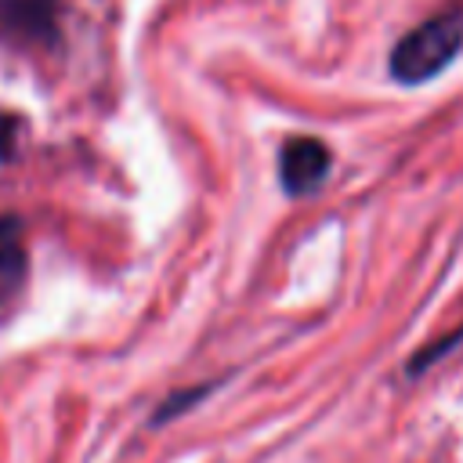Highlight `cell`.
Instances as JSON below:
<instances>
[{"instance_id":"obj_7","label":"cell","mask_w":463,"mask_h":463,"mask_svg":"<svg viewBox=\"0 0 463 463\" xmlns=\"http://www.w3.org/2000/svg\"><path fill=\"white\" fill-rule=\"evenodd\" d=\"M18 116L14 112H7V109H0V163H7L11 156H14V137H18Z\"/></svg>"},{"instance_id":"obj_5","label":"cell","mask_w":463,"mask_h":463,"mask_svg":"<svg viewBox=\"0 0 463 463\" xmlns=\"http://www.w3.org/2000/svg\"><path fill=\"white\" fill-rule=\"evenodd\" d=\"M456 344H463V329H452L445 340H438V344H427L420 354H412V362H409V376H416V373H423L430 362H438V358H445Z\"/></svg>"},{"instance_id":"obj_6","label":"cell","mask_w":463,"mask_h":463,"mask_svg":"<svg viewBox=\"0 0 463 463\" xmlns=\"http://www.w3.org/2000/svg\"><path fill=\"white\" fill-rule=\"evenodd\" d=\"M206 391H210V387H192L188 394H170V398L163 402V409H156V423H166L170 416H177V412H181V409H188L192 402L206 398Z\"/></svg>"},{"instance_id":"obj_4","label":"cell","mask_w":463,"mask_h":463,"mask_svg":"<svg viewBox=\"0 0 463 463\" xmlns=\"http://www.w3.org/2000/svg\"><path fill=\"white\" fill-rule=\"evenodd\" d=\"M25 228L14 213H0V311L18 297L25 282Z\"/></svg>"},{"instance_id":"obj_3","label":"cell","mask_w":463,"mask_h":463,"mask_svg":"<svg viewBox=\"0 0 463 463\" xmlns=\"http://www.w3.org/2000/svg\"><path fill=\"white\" fill-rule=\"evenodd\" d=\"M58 11V0H0V33L22 43H54Z\"/></svg>"},{"instance_id":"obj_2","label":"cell","mask_w":463,"mask_h":463,"mask_svg":"<svg viewBox=\"0 0 463 463\" xmlns=\"http://www.w3.org/2000/svg\"><path fill=\"white\" fill-rule=\"evenodd\" d=\"M329 148L318 137H293L279 152V181L286 195H311L329 174Z\"/></svg>"},{"instance_id":"obj_1","label":"cell","mask_w":463,"mask_h":463,"mask_svg":"<svg viewBox=\"0 0 463 463\" xmlns=\"http://www.w3.org/2000/svg\"><path fill=\"white\" fill-rule=\"evenodd\" d=\"M459 47H463V11L449 7V11L420 22L412 33H405L391 47L387 69L398 83L416 87V83L434 80L441 69H449Z\"/></svg>"}]
</instances>
